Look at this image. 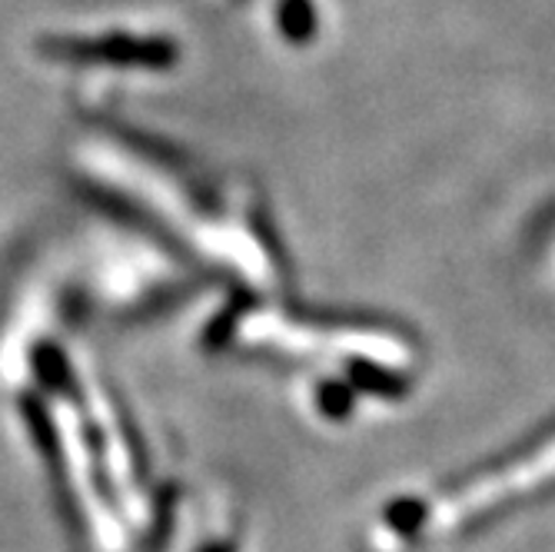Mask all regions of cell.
Masks as SVG:
<instances>
[{
  "mask_svg": "<svg viewBox=\"0 0 555 552\" xmlns=\"http://www.w3.org/2000/svg\"><path fill=\"white\" fill-rule=\"evenodd\" d=\"M313 8L310 0H283V27L293 40H307L313 34Z\"/></svg>",
  "mask_w": 555,
  "mask_h": 552,
  "instance_id": "1",
  "label": "cell"
}]
</instances>
